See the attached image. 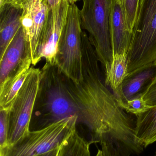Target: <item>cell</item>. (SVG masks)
Here are the masks:
<instances>
[{
    "label": "cell",
    "instance_id": "obj_17",
    "mask_svg": "<svg viewBox=\"0 0 156 156\" xmlns=\"http://www.w3.org/2000/svg\"><path fill=\"white\" fill-rule=\"evenodd\" d=\"M92 143L81 137L76 131L61 145L58 156H91L89 147Z\"/></svg>",
    "mask_w": 156,
    "mask_h": 156
},
{
    "label": "cell",
    "instance_id": "obj_9",
    "mask_svg": "<svg viewBox=\"0 0 156 156\" xmlns=\"http://www.w3.org/2000/svg\"><path fill=\"white\" fill-rule=\"evenodd\" d=\"M70 3L62 0L56 10H50L40 39L38 58H45V66H56L59 46L67 20Z\"/></svg>",
    "mask_w": 156,
    "mask_h": 156
},
{
    "label": "cell",
    "instance_id": "obj_8",
    "mask_svg": "<svg viewBox=\"0 0 156 156\" xmlns=\"http://www.w3.org/2000/svg\"><path fill=\"white\" fill-rule=\"evenodd\" d=\"M50 10L48 0H28L23 6L21 24L26 40L27 55L33 66L40 61V39Z\"/></svg>",
    "mask_w": 156,
    "mask_h": 156
},
{
    "label": "cell",
    "instance_id": "obj_10",
    "mask_svg": "<svg viewBox=\"0 0 156 156\" xmlns=\"http://www.w3.org/2000/svg\"><path fill=\"white\" fill-rule=\"evenodd\" d=\"M112 56L128 54L133 33L128 27L121 0H112L110 20Z\"/></svg>",
    "mask_w": 156,
    "mask_h": 156
},
{
    "label": "cell",
    "instance_id": "obj_14",
    "mask_svg": "<svg viewBox=\"0 0 156 156\" xmlns=\"http://www.w3.org/2000/svg\"><path fill=\"white\" fill-rule=\"evenodd\" d=\"M156 74L155 66L146 69L126 77L121 88L119 103L124 102L143 93Z\"/></svg>",
    "mask_w": 156,
    "mask_h": 156
},
{
    "label": "cell",
    "instance_id": "obj_16",
    "mask_svg": "<svg viewBox=\"0 0 156 156\" xmlns=\"http://www.w3.org/2000/svg\"><path fill=\"white\" fill-rule=\"evenodd\" d=\"M135 133L140 144L146 147L156 142V105L137 116Z\"/></svg>",
    "mask_w": 156,
    "mask_h": 156
},
{
    "label": "cell",
    "instance_id": "obj_20",
    "mask_svg": "<svg viewBox=\"0 0 156 156\" xmlns=\"http://www.w3.org/2000/svg\"><path fill=\"white\" fill-rule=\"evenodd\" d=\"M128 27L133 33L136 23L140 0H121Z\"/></svg>",
    "mask_w": 156,
    "mask_h": 156
},
{
    "label": "cell",
    "instance_id": "obj_28",
    "mask_svg": "<svg viewBox=\"0 0 156 156\" xmlns=\"http://www.w3.org/2000/svg\"><path fill=\"white\" fill-rule=\"evenodd\" d=\"M155 156H156V155H155Z\"/></svg>",
    "mask_w": 156,
    "mask_h": 156
},
{
    "label": "cell",
    "instance_id": "obj_15",
    "mask_svg": "<svg viewBox=\"0 0 156 156\" xmlns=\"http://www.w3.org/2000/svg\"><path fill=\"white\" fill-rule=\"evenodd\" d=\"M127 54L114 55L108 70L105 72L104 83L112 90L116 99L121 96V88L125 79L128 75Z\"/></svg>",
    "mask_w": 156,
    "mask_h": 156
},
{
    "label": "cell",
    "instance_id": "obj_23",
    "mask_svg": "<svg viewBox=\"0 0 156 156\" xmlns=\"http://www.w3.org/2000/svg\"><path fill=\"white\" fill-rule=\"evenodd\" d=\"M62 0H48L51 10H56L60 5Z\"/></svg>",
    "mask_w": 156,
    "mask_h": 156
},
{
    "label": "cell",
    "instance_id": "obj_5",
    "mask_svg": "<svg viewBox=\"0 0 156 156\" xmlns=\"http://www.w3.org/2000/svg\"><path fill=\"white\" fill-rule=\"evenodd\" d=\"M80 10L82 28L89 34L100 63L106 72L112 59L110 20L112 0H82Z\"/></svg>",
    "mask_w": 156,
    "mask_h": 156
},
{
    "label": "cell",
    "instance_id": "obj_4",
    "mask_svg": "<svg viewBox=\"0 0 156 156\" xmlns=\"http://www.w3.org/2000/svg\"><path fill=\"white\" fill-rule=\"evenodd\" d=\"M77 115L29 132L13 145L0 149V156H37L60 148L74 132Z\"/></svg>",
    "mask_w": 156,
    "mask_h": 156
},
{
    "label": "cell",
    "instance_id": "obj_24",
    "mask_svg": "<svg viewBox=\"0 0 156 156\" xmlns=\"http://www.w3.org/2000/svg\"><path fill=\"white\" fill-rule=\"evenodd\" d=\"M60 148V147L57 148V149H54V150L49 151V152L45 153V154H42L37 156H58Z\"/></svg>",
    "mask_w": 156,
    "mask_h": 156
},
{
    "label": "cell",
    "instance_id": "obj_18",
    "mask_svg": "<svg viewBox=\"0 0 156 156\" xmlns=\"http://www.w3.org/2000/svg\"><path fill=\"white\" fill-rule=\"evenodd\" d=\"M13 105L6 108H0V149L8 146Z\"/></svg>",
    "mask_w": 156,
    "mask_h": 156
},
{
    "label": "cell",
    "instance_id": "obj_1",
    "mask_svg": "<svg viewBox=\"0 0 156 156\" xmlns=\"http://www.w3.org/2000/svg\"><path fill=\"white\" fill-rule=\"evenodd\" d=\"M82 53L81 79L74 83L64 76L79 110L78 122L87 126L93 143L105 140L122 154L135 151L140 145L136 136V122L103 81L100 62L93 46L83 44Z\"/></svg>",
    "mask_w": 156,
    "mask_h": 156
},
{
    "label": "cell",
    "instance_id": "obj_13",
    "mask_svg": "<svg viewBox=\"0 0 156 156\" xmlns=\"http://www.w3.org/2000/svg\"><path fill=\"white\" fill-rule=\"evenodd\" d=\"M32 61L26 57L15 72L0 84V108L13 103L19 90L31 71Z\"/></svg>",
    "mask_w": 156,
    "mask_h": 156
},
{
    "label": "cell",
    "instance_id": "obj_21",
    "mask_svg": "<svg viewBox=\"0 0 156 156\" xmlns=\"http://www.w3.org/2000/svg\"><path fill=\"white\" fill-rule=\"evenodd\" d=\"M100 144L101 145L103 156H114L115 149L112 145L105 140L101 141Z\"/></svg>",
    "mask_w": 156,
    "mask_h": 156
},
{
    "label": "cell",
    "instance_id": "obj_11",
    "mask_svg": "<svg viewBox=\"0 0 156 156\" xmlns=\"http://www.w3.org/2000/svg\"><path fill=\"white\" fill-rule=\"evenodd\" d=\"M26 57V40L21 27L0 59V84L15 72Z\"/></svg>",
    "mask_w": 156,
    "mask_h": 156
},
{
    "label": "cell",
    "instance_id": "obj_25",
    "mask_svg": "<svg viewBox=\"0 0 156 156\" xmlns=\"http://www.w3.org/2000/svg\"><path fill=\"white\" fill-rule=\"evenodd\" d=\"M96 156H103L102 150H99Z\"/></svg>",
    "mask_w": 156,
    "mask_h": 156
},
{
    "label": "cell",
    "instance_id": "obj_2",
    "mask_svg": "<svg viewBox=\"0 0 156 156\" xmlns=\"http://www.w3.org/2000/svg\"><path fill=\"white\" fill-rule=\"evenodd\" d=\"M128 75L154 66L156 61V0H140L128 54Z\"/></svg>",
    "mask_w": 156,
    "mask_h": 156
},
{
    "label": "cell",
    "instance_id": "obj_26",
    "mask_svg": "<svg viewBox=\"0 0 156 156\" xmlns=\"http://www.w3.org/2000/svg\"><path fill=\"white\" fill-rule=\"evenodd\" d=\"M67 1H68L69 3L71 4H75V3L77 2L79 0H67Z\"/></svg>",
    "mask_w": 156,
    "mask_h": 156
},
{
    "label": "cell",
    "instance_id": "obj_22",
    "mask_svg": "<svg viewBox=\"0 0 156 156\" xmlns=\"http://www.w3.org/2000/svg\"><path fill=\"white\" fill-rule=\"evenodd\" d=\"M28 0H0V6L5 5H11L23 7V5Z\"/></svg>",
    "mask_w": 156,
    "mask_h": 156
},
{
    "label": "cell",
    "instance_id": "obj_27",
    "mask_svg": "<svg viewBox=\"0 0 156 156\" xmlns=\"http://www.w3.org/2000/svg\"><path fill=\"white\" fill-rule=\"evenodd\" d=\"M154 66H155L156 67V61L155 63Z\"/></svg>",
    "mask_w": 156,
    "mask_h": 156
},
{
    "label": "cell",
    "instance_id": "obj_7",
    "mask_svg": "<svg viewBox=\"0 0 156 156\" xmlns=\"http://www.w3.org/2000/svg\"><path fill=\"white\" fill-rule=\"evenodd\" d=\"M42 78V70L31 67L13 103L8 146L13 145L30 132V124Z\"/></svg>",
    "mask_w": 156,
    "mask_h": 156
},
{
    "label": "cell",
    "instance_id": "obj_12",
    "mask_svg": "<svg viewBox=\"0 0 156 156\" xmlns=\"http://www.w3.org/2000/svg\"><path fill=\"white\" fill-rule=\"evenodd\" d=\"M23 7L11 5L0 6V59L21 27Z\"/></svg>",
    "mask_w": 156,
    "mask_h": 156
},
{
    "label": "cell",
    "instance_id": "obj_6",
    "mask_svg": "<svg viewBox=\"0 0 156 156\" xmlns=\"http://www.w3.org/2000/svg\"><path fill=\"white\" fill-rule=\"evenodd\" d=\"M82 32L80 10L76 4H70L56 66L65 77L74 83L82 77Z\"/></svg>",
    "mask_w": 156,
    "mask_h": 156
},
{
    "label": "cell",
    "instance_id": "obj_19",
    "mask_svg": "<svg viewBox=\"0 0 156 156\" xmlns=\"http://www.w3.org/2000/svg\"><path fill=\"white\" fill-rule=\"evenodd\" d=\"M119 105L127 112L135 115L136 116L147 111L150 106L146 103L143 97V93Z\"/></svg>",
    "mask_w": 156,
    "mask_h": 156
},
{
    "label": "cell",
    "instance_id": "obj_3",
    "mask_svg": "<svg viewBox=\"0 0 156 156\" xmlns=\"http://www.w3.org/2000/svg\"><path fill=\"white\" fill-rule=\"evenodd\" d=\"M37 98H41L43 122L41 128L74 115L79 110L70 93L65 77L56 66L45 65ZM40 128V129H41Z\"/></svg>",
    "mask_w": 156,
    "mask_h": 156
}]
</instances>
